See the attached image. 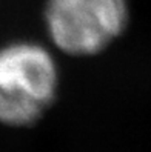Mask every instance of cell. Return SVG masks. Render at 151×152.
<instances>
[{"instance_id":"6da1fadb","label":"cell","mask_w":151,"mask_h":152,"mask_svg":"<svg viewBox=\"0 0 151 152\" xmlns=\"http://www.w3.org/2000/svg\"><path fill=\"white\" fill-rule=\"evenodd\" d=\"M59 83L57 61L43 45L15 40L0 46V123H37L54 104Z\"/></svg>"},{"instance_id":"7a4b0ae2","label":"cell","mask_w":151,"mask_h":152,"mask_svg":"<svg viewBox=\"0 0 151 152\" xmlns=\"http://www.w3.org/2000/svg\"><path fill=\"white\" fill-rule=\"evenodd\" d=\"M43 22L59 51L73 57L96 56L125 31L128 0H46Z\"/></svg>"}]
</instances>
